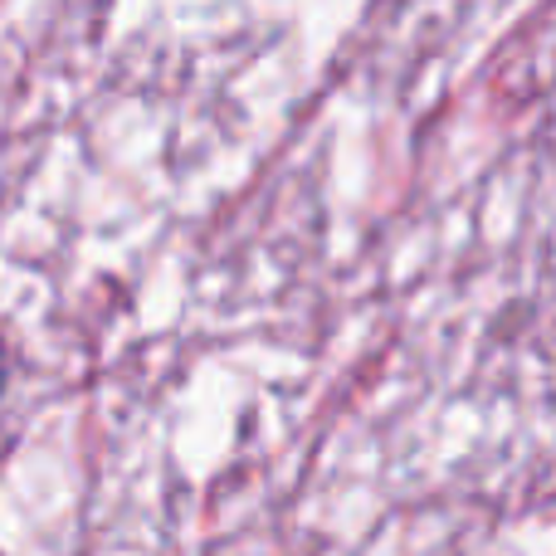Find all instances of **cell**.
Here are the masks:
<instances>
[{
  "instance_id": "cell-1",
  "label": "cell",
  "mask_w": 556,
  "mask_h": 556,
  "mask_svg": "<svg viewBox=\"0 0 556 556\" xmlns=\"http://www.w3.org/2000/svg\"><path fill=\"white\" fill-rule=\"evenodd\" d=\"M0 391H5V342H0Z\"/></svg>"
}]
</instances>
